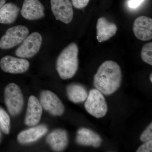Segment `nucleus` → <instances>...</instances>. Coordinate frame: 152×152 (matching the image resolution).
Masks as SVG:
<instances>
[{"instance_id":"f257e3e1","label":"nucleus","mask_w":152,"mask_h":152,"mask_svg":"<svg viewBox=\"0 0 152 152\" xmlns=\"http://www.w3.org/2000/svg\"><path fill=\"white\" fill-rule=\"evenodd\" d=\"M122 74L118 64L113 61L103 63L94 77V85L103 94L109 96L119 88Z\"/></svg>"},{"instance_id":"f03ea898","label":"nucleus","mask_w":152,"mask_h":152,"mask_svg":"<svg viewBox=\"0 0 152 152\" xmlns=\"http://www.w3.org/2000/svg\"><path fill=\"white\" fill-rule=\"evenodd\" d=\"M78 53V47L73 42L65 48L59 55L56 67L63 80L72 78L75 75L79 67Z\"/></svg>"},{"instance_id":"7ed1b4c3","label":"nucleus","mask_w":152,"mask_h":152,"mask_svg":"<svg viewBox=\"0 0 152 152\" xmlns=\"http://www.w3.org/2000/svg\"><path fill=\"white\" fill-rule=\"evenodd\" d=\"M4 101L7 109L13 116L20 114L24 104L23 96L20 87L15 83H10L4 90Z\"/></svg>"},{"instance_id":"20e7f679","label":"nucleus","mask_w":152,"mask_h":152,"mask_svg":"<svg viewBox=\"0 0 152 152\" xmlns=\"http://www.w3.org/2000/svg\"><path fill=\"white\" fill-rule=\"evenodd\" d=\"M85 101V109L93 116L99 118L107 114L108 107L105 99L97 89H92L90 91Z\"/></svg>"},{"instance_id":"39448f33","label":"nucleus","mask_w":152,"mask_h":152,"mask_svg":"<svg viewBox=\"0 0 152 152\" xmlns=\"http://www.w3.org/2000/svg\"><path fill=\"white\" fill-rule=\"evenodd\" d=\"M29 33L28 28L21 25L10 28L0 39V48L8 50L18 45L27 37Z\"/></svg>"},{"instance_id":"423d86ee","label":"nucleus","mask_w":152,"mask_h":152,"mask_svg":"<svg viewBox=\"0 0 152 152\" xmlns=\"http://www.w3.org/2000/svg\"><path fill=\"white\" fill-rule=\"evenodd\" d=\"M42 38L39 33L33 32L23 41V43L16 50L17 56L23 58H31L39 51Z\"/></svg>"},{"instance_id":"0eeeda50","label":"nucleus","mask_w":152,"mask_h":152,"mask_svg":"<svg viewBox=\"0 0 152 152\" xmlns=\"http://www.w3.org/2000/svg\"><path fill=\"white\" fill-rule=\"evenodd\" d=\"M40 103L44 110L53 116H61L65 111V107L59 98L49 90L43 91L40 95Z\"/></svg>"},{"instance_id":"6e6552de","label":"nucleus","mask_w":152,"mask_h":152,"mask_svg":"<svg viewBox=\"0 0 152 152\" xmlns=\"http://www.w3.org/2000/svg\"><path fill=\"white\" fill-rule=\"evenodd\" d=\"M50 3L52 12L57 20L65 24L72 22L74 12L69 0H50Z\"/></svg>"},{"instance_id":"1a4fd4ad","label":"nucleus","mask_w":152,"mask_h":152,"mask_svg":"<svg viewBox=\"0 0 152 152\" xmlns=\"http://www.w3.org/2000/svg\"><path fill=\"white\" fill-rule=\"evenodd\" d=\"M29 66L30 63L27 60L11 56H5L0 61L1 69L9 73H23L28 70Z\"/></svg>"},{"instance_id":"9d476101","label":"nucleus","mask_w":152,"mask_h":152,"mask_svg":"<svg viewBox=\"0 0 152 152\" xmlns=\"http://www.w3.org/2000/svg\"><path fill=\"white\" fill-rule=\"evenodd\" d=\"M43 108L35 96H30L28 102L25 123L28 126H34L39 122L42 114Z\"/></svg>"},{"instance_id":"9b49d317","label":"nucleus","mask_w":152,"mask_h":152,"mask_svg":"<svg viewBox=\"0 0 152 152\" xmlns=\"http://www.w3.org/2000/svg\"><path fill=\"white\" fill-rule=\"evenodd\" d=\"M133 30L136 37L142 41H148L152 38V19L141 16L138 17L133 23Z\"/></svg>"},{"instance_id":"f8f14e48","label":"nucleus","mask_w":152,"mask_h":152,"mask_svg":"<svg viewBox=\"0 0 152 152\" xmlns=\"http://www.w3.org/2000/svg\"><path fill=\"white\" fill-rule=\"evenodd\" d=\"M21 14L26 20H39L45 17V7L39 0H24Z\"/></svg>"},{"instance_id":"ddd939ff","label":"nucleus","mask_w":152,"mask_h":152,"mask_svg":"<svg viewBox=\"0 0 152 152\" xmlns=\"http://www.w3.org/2000/svg\"><path fill=\"white\" fill-rule=\"evenodd\" d=\"M46 142L53 151L61 152L65 149L69 143V137L64 129H57L52 131L46 137Z\"/></svg>"},{"instance_id":"4468645a","label":"nucleus","mask_w":152,"mask_h":152,"mask_svg":"<svg viewBox=\"0 0 152 152\" xmlns=\"http://www.w3.org/2000/svg\"><path fill=\"white\" fill-rule=\"evenodd\" d=\"M76 142L79 145L86 146L99 148L102 140L100 136L94 131L86 128H81L77 132Z\"/></svg>"},{"instance_id":"2eb2a0df","label":"nucleus","mask_w":152,"mask_h":152,"mask_svg":"<svg viewBox=\"0 0 152 152\" xmlns=\"http://www.w3.org/2000/svg\"><path fill=\"white\" fill-rule=\"evenodd\" d=\"M48 132V128L45 125H40L21 132L17 137L21 144H28L37 141Z\"/></svg>"},{"instance_id":"dca6fc26","label":"nucleus","mask_w":152,"mask_h":152,"mask_svg":"<svg viewBox=\"0 0 152 152\" xmlns=\"http://www.w3.org/2000/svg\"><path fill=\"white\" fill-rule=\"evenodd\" d=\"M97 39L99 42L108 40L115 35L118 30L116 25L104 17L98 19L96 25Z\"/></svg>"},{"instance_id":"f3484780","label":"nucleus","mask_w":152,"mask_h":152,"mask_svg":"<svg viewBox=\"0 0 152 152\" xmlns=\"http://www.w3.org/2000/svg\"><path fill=\"white\" fill-rule=\"evenodd\" d=\"M20 10L18 7L13 3L5 4L0 9V23H12L18 18Z\"/></svg>"},{"instance_id":"a211bd4d","label":"nucleus","mask_w":152,"mask_h":152,"mask_svg":"<svg viewBox=\"0 0 152 152\" xmlns=\"http://www.w3.org/2000/svg\"><path fill=\"white\" fill-rule=\"evenodd\" d=\"M69 100L75 104L80 103L86 99L88 93L85 87L79 84H72L66 87Z\"/></svg>"},{"instance_id":"6ab92c4d","label":"nucleus","mask_w":152,"mask_h":152,"mask_svg":"<svg viewBox=\"0 0 152 152\" xmlns=\"http://www.w3.org/2000/svg\"><path fill=\"white\" fill-rule=\"evenodd\" d=\"M0 126L3 132L6 134H8L10 128V118L7 113L1 108H0Z\"/></svg>"},{"instance_id":"aec40b11","label":"nucleus","mask_w":152,"mask_h":152,"mask_svg":"<svg viewBox=\"0 0 152 152\" xmlns=\"http://www.w3.org/2000/svg\"><path fill=\"white\" fill-rule=\"evenodd\" d=\"M141 57L142 61L150 65H152V43L144 45L142 48Z\"/></svg>"},{"instance_id":"412c9836","label":"nucleus","mask_w":152,"mask_h":152,"mask_svg":"<svg viewBox=\"0 0 152 152\" xmlns=\"http://www.w3.org/2000/svg\"><path fill=\"white\" fill-rule=\"evenodd\" d=\"M152 123L149 125L145 130L142 133L140 137L142 142H146L152 140Z\"/></svg>"},{"instance_id":"4be33fe9","label":"nucleus","mask_w":152,"mask_h":152,"mask_svg":"<svg viewBox=\"0 0 152 152\" xmlns=\"http://www.w3.org/2000/svg\"><path fill=\"white\" fill-rule=\"evenodd\" d=\"M152 151V141L145 142L137 149V152H151Z\"/></svg>"},{"instance_id":"5701e85b","label":"nucleus","mask_w":152,"mask_h":152,"mask_svg":"<svg viewBox=\"0 0 152 152\" xmlns=\"http://www.w3.org/2000/svg\"><path fill=\"white\" fill-rule=\"evenodd\" d=\"M90 0H72V4L76 9H81L86 7Z\"/></svg>"},{"instance_id":"b1692460","label":"nucleus","mask_w":152,"mask_h":152,"mask_svg":"<svg viewBox=\"0 0 152 152\" xmlns=\"http://www.w3.org/2000/svg\"><path fill=\"white\" fill-rule=\"evenodd\" d=\"M144 0H130L129 2V6L131 8L135 9L138 7Z\"/></svg>"},{"instance_id":"393cba45","label":"nucleus","mask_w":152,"mask_h":152,"mask_svg":"<svg viewBox=\"0 0 152 152\" xmlns=\"http://www.w3.org/2000/svg\"><path fill=\"white\" fill-rule=\"evenodd\" d=\"M6 0H0V9L5 4Z\"/></svg>"},{"instance_id":"a878e982","label":"nucleus","mask_w":152,"mask_h":152,"mask_svg":"<svg viewBox=\"0 0 152 152\" xmlns=\"http://www.w3.org/2000/svg\"><path fill=\"white\" fill-rule=\"evenodd\" d=\"M150 81L151 82V83H152V74H151V75H150Z\"/></svg>"}]
</instances>
